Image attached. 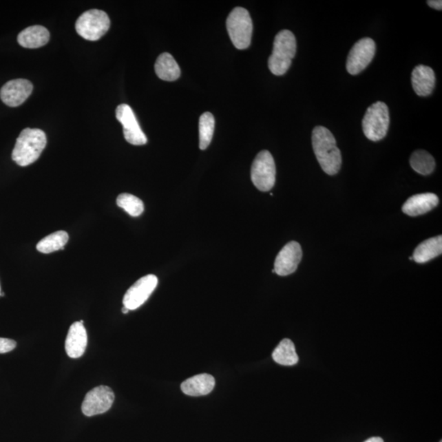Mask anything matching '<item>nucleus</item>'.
Wrapping results in <instances>:
<instances>
[{
    "instance_id": "nucleus-14",
    "label": "nucleus",
    "mask_w": 442,
    "mask_h": 442,
    "mask_svg": "<svg viewBox=\"0 0 442 442\" xmlns=\"http://www.w3.org/2000/svg\"><path fill=\"white\" fill-rule=\"evenodd\" d=\"M88 336L84 324L75 322L72 324L65 342V349L69 357L78 359L84 355L87 348Z\"/></svg>"
},
{
    "instance_id": "nucleus-18",
    "label": "nucleus",
    "mask_w": 442,
    "mask_h": 442,
    "mask_svg": "<svg viewBox=\"0 0 442 442\" xmlns=\"http://www.w3.org/2000/svg\"><path fill=\"white\" fill-rule=\"evenodd\" d=\"M50 39V32L45 28L42 25H32L25 28L19 34L17 42L27 49H38L45 45Z\"/></svg>"
},
{
    "instance_id": "nucleus-1",
    "label": "nucleus",
    "mask_w": 442,
    "mask_h": 442,
    "mask_svg": "<svg viewBox=\"0 0 442 442\" xmlns=\"http://www.w3.org/2000/svg\"><path fill=\"white\" fill-rule=\"evenodd\" d=\"M312 146L322 170L329 176L337 174L341 166V154L331 131L324 127H316L312 132Z\"/></svg>"
},
{
    "instance_id": "nucleus-16",
    "label": "nucleus",
    "mask_w": 442,
    "mask_h": 442,
    "mask_svg": "<svg viewBox=\"0 0 442 442\" xmlns=\"http://www.w3.org/2000/svg\"><path fill=\"white\" fill-rule=\"evenodd\" d=\"M411 83H412L414 92L419 96L426 97L432 93L436 84V76L434 71L425 65H419L414 67L412 75H411Z\"/></svg>"
},
{
    "instance_id": "nucleus-27",
    "label": "nucleus",
    "mask_w": 442,
    "mask_h": 442,
    "mask_svg": "<svg viewBox=\"0 0 442 442\" xmlns=\"http://www.w3.org/2000/svg\"><path fill=\"white\" fill-rule=\"evenodd\" d=\"M427 3L428 4V6L434 8V10L439 11L441 10L442 1H441V0H428V1H427Z\"/></svg>"
},
{
    "instance_id": "nucleus-13",
    "label": "nucleus",
    "mask_w": 442,
    "mask_h": 442,
    "mask_svg": "<svg viewBox=\"0 0 442 442\" xmlns=\"http://www.w3.org/2000/svg\"><path fill=\"white\" fill-rule=\"evenodd\" d=\"M32 90V82L25 79L12 80L3 86L0 98L8 107H19L27 101Z\"/></svg>"
},
{
    "instance_id": "nucleus-7",
    "label": "nucleus",
    "mask_w": 442,
    "mask_h": 442,
    "mask_svg": "<svg viewBox=\"0 0 442 442\" xmlns=\"http://www.w3.org/2000/svg\"><path fill=\"white\" fill-rule=\"evenodd\" d=\"M251 178L255 188L268 192L274 187L276 167L274 158L267 150L260 151L251 166Z\"/></svg>"
},
{
    "instance_id": "nucleus-5",
    "label": "nucleus",
    "mask_w": 442,
    "mask_h": 442,
    "mask_svg": "<svg viewBox=\"0 0 442 442\" xmlns=\"http://www.w3.org/2000/svg\"><path fill=\"white\" fill-rule=\"evenodd\" d=\"M390 125L387 104L376 102L368 107L362 120L363 132L368 140L377 142L387 136Z\"/></svg>"
},
{
    "instance_id": "nucleus-23",
    "label": "nucleus",
    "mask_w": 442,
    "mask_h": 442,
    "mask_svg": "<svg viewBox=\"0 0 442 442\" xmlns=\"http://www.w3.org/2000/svg\"><path fill=\"white\" fill-rule=\"evenodd\" d=\"M69 240L68 233L57 231L43 238L36 245V249L41 253L50 254L54 251L64 249Z\"/></svg>"
},
{
    "instance_id": "nucleus-22",
    "label": "nucleus",
    "mask_w": 442,
    "mask_h": 442,
    "mask_svg": "<svg viewBox=\"0 0 442 442\" xmlns=\"http://www.w3.org/2000/svg\"><path fill=\"white\" fill-rule=\"evenodd\" d=\"M410 163L414 171L423 176L432 174L436 167L435 159L424 150L415 151L411 155Z\"/></svg>"
},
{
    "instance_id": "nucleus-17",
    "label": "nucleus",
    "mask_w": 442,
    "mask_h": 442,
    "mask_svg": "<svg viewBox=\"0 0 442 442\" xmlns=\"http://www.w3.org/2000/svg\"><path fill=\"white\" fill-rule=\"evenodd\" d=\"M215 385L213 376L202 374L186 379L181 384V390L185 395L190 397L206 396L212 392Z\"/></svg>"
},
{
    "instance_id": "nucleus-30",
    "label": "nucleus",
    "mask_w": 442,
    "mask_h": 442,
    "mask_svg": "<svg viewBox=\"0 0 442 442\" xmlns=\"http://www.w3.org/2000/svg\"><path fill=\"white\" fill-rule=\"evenodd\" d=\"M410 261H412L413 257H410Z\"/></svg>"
},
{
    "instance_id": "nucleus-3",
    "label": "nucleus",
    "mask_w": 442,
    "mask_h": 442,
    "mask_svg": "<svg viewBox=\"0 0 442 442\" xmlns=\"http://www.w3.org/2000/svg\"><path fill=\"white\" fill-rule=\"evenodd\" d=\"M297 52V41L292 32L281 30L276 34L272 54L268 60V67L275 76H283L291 67Z\"/></svg>"
},
{
    "instance_id": "nucleus-2",
    "label": "nucleus",
    "mask_w": 442,
    "mask_h": 442,
    "mask_svg": "<svg viewBox=\"0 0 442 442\" xmlns=\"http://www.w3.org/2000/svg\"><path fill=\"white\" fill-rule=\"evenodd\" d=\"M47 145L45 133L40 129L25 128L17 138L12 158L20 167L36 162Z\"/></svg>"
},
{
    "instance_id": "nucleus-20",
    "label": "nucleus",
    "mask_w": 442,
    "mask_h": 442,
    "mask_svg": "<svg viewBox=\"0 0 442 442\" xmlns=\"http://www.w3.org/2000/svg\"><path fill=\"white\" fill-rule=\"evenodd\" d=\"M155 72L160 79L175 81L180 76V68L171 54L164 53L159 56L155 63Z\"/></svg>"
},
{
    "instance_id": "nucleus-32",
    "label": "nucleus",
    "mask_w": 442,
    "mask_h": 442,
    "mask_svg": "<svg viewBox=\"0 0 442 442\" xmlns=\"http://www.w3.org/2000/svg\"><path fill=\"white\" fill-rule=\"evenodd\" d=\"M440 442H441V441H440Z\"/></svg>"
},
{
    "instance_id": "nucleus-28",
    "label": "nucleus",
    "mask_w": 442,
    "mask_h": 442,
    "mask_svg": "<svg viewBox=\"0 0 442 442\" xmlns=\"http://www.w3.org/2000/svg\"><path fill=\"white\" fill-rule=\"evenodd\" d=\"M365 442H384L381 437H371V439H368Z\"/></svg>"
},
{
    "instance_id": "nucleus-21",
    "label": "nucleus",
    "mask_w": 442,
    "mask_h": 442,
    "mask_svg": "<svg viewBox=\"0 0 442 442\" xmlns=\"http://www.w3.org/2000/svg\"><path fill=\"white\" fill-rule=\"evenodd\" d=\"M273 359L279 365L292 366L298 362V355L293 342L288 339L280 341L272 354Z\"/></svg>"
},
{
    "instance_id": "nucleus-29",
    "label": "nucleus",
    "mask_w": 442,
    "mask_h": 442,
    "mask_svg": "<svg viewBox=\"0 0 442 442\" xmlns=\"http://www.w3.org/2000/svg\"><path fill=\"white\" fill-rule=\"evenodd\" d=\"M129 311V310H128L127 308V307H125V306L123 307V312L124 314H127Z\"/></svg>"
},
{
    "instance_id": "nucleus-31",
    "label": "nucleus",
    "mask_w": 442,
    "mask_h": 442,
    "mask_svg": "<svg viewBox=\"0 0 442 442\" xmlns=\"http://www.w3.org/2000/svg\"><path fill=\"white\" fill-rule=\"evenodd\" d=\"M0 294H1V290H0Z\"/></svg>"
},
{
    "instance_id": "nucleus-19",
    "label": "nucleus",
    "mask_w": 442,
    "mask_h": 442,
    "mask_svg": "<svg viewBox=\"0 0 442 442\" xmlns=\"http://www.w3.org/2000/svg\"><path fill=\"white\" fill-rule=\"evenodd\" d=\"M441 253L442 237L439 235L428 238V240L421 242L415 249L412 257L415 262L423 264L439 257Z\"/></svg>"
},
{
    "instance_id": "nucleus-25",
    "label": "nucleus",
    "mask_w": 442,
    "mask_h": 442,
    "mask_svg": "<svg viewBox=\"0 0 442 442\" xmlns=\"http://www.w3.org/2000/svg\"><path fill=\"white\" fill-rule=\"evenodd\" d=\"M116 204L134 218L140 216L145 211L144 202L141 199L129 193L120 194L116 199Z\"/></svg>"
},
{
    "instance_id": "nucleus-15",
    "label": "nucleus",
    "mask_w": 442,
    "mask_h": 442,
    "mask_svg": "<svg viewBox=\"0 0 442 442\" xmlns=\"http://www.w3.org/2000/svg\"><path fill=\"white\" fill-rule=\"evenodd\" d=\"M439 198L435 193L415 194L407 199L402 207V211L410 216H418L428 213L439 205Z\"/></svg>"
},
{
    "instance_id": "nucleus-6",
    "label": "nucleus",
    "mask_w": 442,
    "mask_h": 442,
    "mask_svg": "<svg viewBox=\"0 0 442 442\" xmlns=\"http://www.w3.org/2000/svg\"><path fill=\"white\" fill-rule=\"evenodd\" d=\"M110 24L109 17L105 12L91 10L79 17L76 23V30L85 40L96 41L108 32Z\"/></svg>"
},
{
    "instance_id": "nucleus-26",
    "label": "nucleus",
    "mask_w": 442,
    "mask_h": 442,
    "mask_svg": "<svg viewBox=\"0 0 442 442\" xmlns=\"http://www.w3.org/2000/svg\"><path fill=\"white\" fill-rule=\"evenodd\" d=\"M16 346L17 342L14 340L0 337V354L12 352L16 348Z\"/></svg>"
},
{
    "instance_id": "nucleus-10",
    "label": "nucleus",
    "mask_w": 442,
    "mask_h": 442,
    "mask_svg": "<svg viewBox=\"0 0 442 442\" xmlns=\"http://www.w3.org/2000/svg\"><path fill=\"white\" fill-rule=\"evenodd\" d=\"M158 280L154 275H149L138 280L125 293L123 298L125 307L129 311H134L145 304L151 294L157 288Z\"/></svg>"
},
{
    "instance_id": "nucleus-12",
    "label": "nucleus",
    "mask_w": 442,
    "mask_h": 442,
    "mask_svg": "<svg viewBox=\"0 0 442 442\" xmlns=\"http://www.w3.org/2000/svg\"><path fill=\"white\" fill-rule=\"evenodd\" d=\"M302 258V250L297 242L292 241L280 251L275 262V272L280 276H287L297 271Z\"/></svg>"
},
{
    "instance_id": "nucleus-4",
    "label": "nucleus",
    "mask_w": 442,
    "mask_h": 442,
    "mask_svg": "<svg viewBox=\"0 0 442 442\" xmlns=\"http://www.w3.org/2000/svg\"><path fill=\"white\" fill-rule=\"evenodd\" d=\"M227 27L229 37L238 50H246L251 45L253 25L248 10L244 8H233L229 14Z\"/></svg>"
},
{
    "instance_id": "nucleus-24",
    "label": "nucleus",
    "mask_w": 442,
    "mask_h": 442,
    "mask_svg": "<svg viewBox=\"0 0 442 442\" xmlns=\"http://www.w3.org/2000/svg\"><path fill=\"white\" fill-rule=\"evenodd\" d=\"M215 131V118L211 112H205L199 119V147L205 150L210 145Z\"/></svg>"
},
{
    "instance_id": "nucleus-11",
    "label": "nucleus",
    "mask_w": 442,
    "mask_h": 442,
    "mask_svg": "<svg viewBox=\"0 0 442 442\" xmlns=\"http://www.w3.org/2000/svg\"><path fill=\"white\" fill-rule=\"evenodd\" d=\"M116 118L123 125L125 140L133 145H145L147 138L138 124L132 108L127 104H120L116 110Z\"/></svg>"
},
{
    "instance_id": "nucleus-8",
    "label": "nucleus",
    "mask_w": 442,
    "mask_h": 442,
    "mask_svg": "<svg viewBox=\"0 0 442 442\" xmlns=\"http://www.w3.org/2000/svg\"><path fill=\"white\" fill-rule=\"evenodd\" d=\"M376 45L371 38H363L352 48L346 60V70L350 75H358L370 65L374 59Z\"/></svg>"
},
{
    "instance_id": "nucleus-9",
    "label": "nucleus",
    "mask_w": 442,
    "mask_h": 442,
    "mask_svg": "<svg viewBox=\"0 0 442 442\" xmlns=\"http://www.w3.org/2000/svg\"><path fill=\"white\" fill-rule=\"evenodd\" d=\"M114 392L109 387L98 386L86 394L81 406L82 412L88 417L106 413L114 405Z\"/></svg>"
}]
</instances>
